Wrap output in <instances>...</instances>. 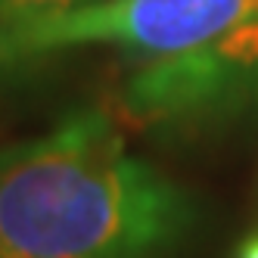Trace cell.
Returning <instances> with one entry per match:
<instances>
[{
	"label": "cell",
	"instance_id": "obj_3",
	"mask_svg": "<svg viewBox=\"0 0 258 258\" xmlns=\"http://www.w3.org/2000/svg\"><path fill=\"white\" fill-rule=\"evenodd\" d=\"M121 109L153 134H212L258 118V19L215 41L146 56L121 84Z\"/></svg>",
	"mask_w": 258,
	"mask_h": 258
},
{
	"label": "cell",
	"instance_id": "obj_2",
	"mask_svg": "<svg viewBox=\"0 0 258 258\" xmlns=\"http://www.w3.org/2000/svg\"><path fill=\"white\" fill-rule=\"evenodd\" d=\"M258 19V0H90L75 10L0 25V69L78 47L165 56Z\"/></svg>",
	"mask_w": 258,
	"mask_h": 258
},
{
	"label": "cell",
	"instance_id": "obj_5",
	"mask_svg": "<svg viewBox=\"0 0 258 258\" xmlns=\"http://www.w3.org/2000/svg\"><path fill=\"white\" fill-rule=\"evenodd\" d=\"M236 258H258V230H255V233H249L243 243H239Z\"/></svg>",
	"mask_w": 258,
	"mask_h": 258
},
{
	"label": "cell",
	"instance_id": "obj_1",
	"mask_svg": "<svg viewBox=\"0 0 258 258\" xmlns=\"http://www.w3.org/2000/svg\"><path fill=\"white\" fill-rule=\"evenodd\" d=\"M199 221V199L100 109L0 150V258H171Z\"/></svg>",
	"mask_w": 258,
	"mask_h": 258
},
{
	"label": "cell",
	"instance_id": "obj_4",
	"mask_svg": "<svg viewBox=\"0 0 258 258\" xmlns=\"http://www.w3.org/2000/svg\"><path fill=\"white\" fill-rule=\"evenodd\" d=\"M90 0H0V25L7 22H22V19H38V16L75 10Z\"/></svg>",
	"mask_w": 258,
	"mask_h": 258
}]
</instances>
